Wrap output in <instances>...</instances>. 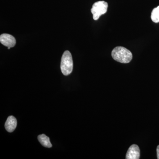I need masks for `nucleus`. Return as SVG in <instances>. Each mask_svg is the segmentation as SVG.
I'll use <instances>...</instances> for the list:
<instances>
[{
  "instance_id": "f257e3e1",
  "label": "nucleus",
  "mask_w": 159,
  "mask_h": 159,
  "mask_svg": "<svg viewBox=\"0 0 159 159\" xmlns=\"http://www.w3.org/2000/svg\"><path fill=\"white\" fill-rule=\"evenodd\" d=\"M111 56L116 61L122 63H128L133 58L131 51L122 47L115 48L112 51Z\"/></svg>"
},
{
  "instance_id": "f03ea898",
  "label": "nucleus",
  "mask_w": 159,
  "mask_h": 159,
  "mask_svg": "<svg viewBox=\"0 0 159 159\" xmlns=\"http://www.w3.org/2000/svg\"><path fill=\"white\" fill-rule=\"evenodd\" d=\"M61 70L63 74L68 76L72 73L73 70V61L70 52L65 51L61 57Z\"/></svg>"
},
{
  "instance_id": "7ed1b4c3",
  "label": "nucleus",
  "mask_w": 159,
  "mask_h": 159,
  "mask_svg": "<svg viewBox=\"0 0 159 159\" xmlns=\"http://www.w3.org/2000/svg\"><path fill=\"white\" fill-rule=\"evenodd\" d=\"M107 8L108 4L104 1H99L94 3L91 9L93 19L95 20L99 19L101 15L106 13Z\"/></svg>"
},
{
  "instance_id": "20e7f679",
  "label": "nucleus",
  "mask_w": 159,
  "mask_h": 159,
  "mask_svg": "<svg viewBox=\"0 0 159 159\" xmlns=\"http://www.w3.org/2000/svg\"><path fill=\"white\" fill-rule=\"evenodd\" d=\"M0 42L7 47L13 48L16 44V40L11 34H2L0 36Z\"/></svg>"
},
{
  "instance_id": "39448f33",
  "label": "nucleus",
  "mask_w": 159,
  "mask_h": 159,
  "mask_svg": "<svg viewBox=\"0 0 159 159\" xmlns=\"http://www.w3.org/2000/svg\"><path fill=\"white\" fill-rule=\"evenodd\" d=\"M140 157V150L137 145H131L126 153L125 159H139Z\"/></svg>"
},
{
  "instance_id": "423d86ee",
  "label": "nucleus",
  "mask_w": 159,
  "mask_h": 159,
  "mask_svg": "<svg viewBox=\"0 0 159 159\" xmlns=\"http://www.w3.org/2000/svg\"><path fill=\"white\" fill-rule=\"evenodd\" d=\"M5 128L9 132H12L17 126V120L13 116L8 117L5 123Z\"/></svg>"
},
{
  "instance_id": "0eeeda50",
  "label": "nucleus",
  "mask_w": 159,
  "mask_h": 159,
  "mask_svg": "<svg viewBox=\"0 0 159 159\" xmlns=\"http://www.w3.org/2000/svg\"><path fill=\"white\" fill-rule=\"evenodd\" d=\"M38 139L41 144L44 147L48 148L52 147V144L50 142V139H49V137L47 136L46 135L44 134L39 135L38 137Z\"/></svg>"
},
{
  "instance_id": "6e6552de",
  "label": "nucleus",
  "mask_w": 159,
  "mask_h": 159,
  "mask_svg": "<svg viewBox=\"0 0 159 159\" xmlns=\"http://www.w3.org/2000/svg\"><path fill=\"white\" fill-rule=\"evenodd\" d=\"M151 17L154 22H159V6L153 9L152 12Z\"/></svg>"
},
{
  "instance_id": "1a4fd4ad",
  "label": "nucleus",
  "mask_w": 159,
  "mask_h": 159,
  "mask_svg": "<svg viewBox=\"0 0 159 159\" xmlns=\"http://www.w3.org/2000/svg\"><path fill=\"white\" fill-rule=\"evenodd\" d=\"M157 157L158 159H159V145L157 146Z\"/></svg>"
},
{
  "instance_id": "9d476101",
  "label": "nucleus",
  "mask_w": 159,
  "mask_h": 159,
  "mask_svg": "<svg viewBox=\"0 0 159 159\" xmlns=\"http://www.w3.org/2000/svg\"><path fill=\"white\" fill-rule=\"evenodd\" d=\"M10 48H10V47H8V49H10Z\"/></svg>"
}]
</instances>
